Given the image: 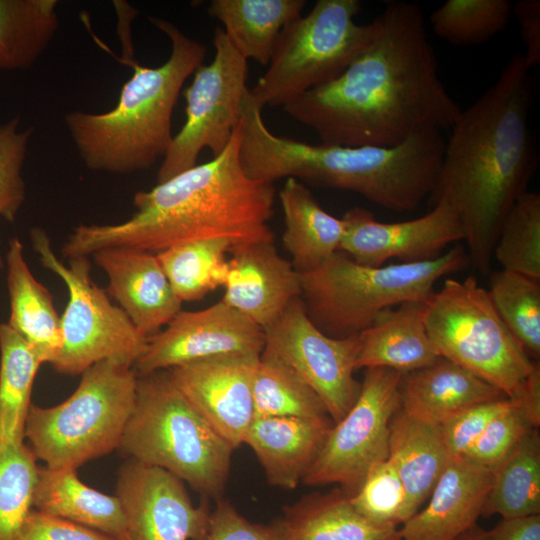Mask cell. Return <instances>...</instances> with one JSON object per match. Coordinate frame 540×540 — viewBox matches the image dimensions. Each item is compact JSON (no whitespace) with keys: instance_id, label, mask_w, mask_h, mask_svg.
I'll list each match as a JSON object with an SVG mask.
<instances>
[{"instance_id":"6da1fadb","label":"cell","mask_w":540,"mask_h":540,"mask_svg":"<svg viewBox=\"0 0 540 540\" xmlns=\"http://www.w3.org/2000/svg\"><path fill=\"white\" fill-rule=\"evenodd\" d=\"M371 23L369 43L344 72L283 111L325 145L392 147L450 129L462 109L439 78L419 5L386 2Z\"/></svg>"},{"instance_id":"7a4b0ae2","label":"cell","mask_w":540,"mask_h":540,"mask_svg":"<svg viewBox=\"0 0 540 540\" xmlns=\"http://www.w3.org/2000/svg\"><path fill=\"white\" fill-rule=\"evenodd\" d=\"M533 80L522 54L514 55L498 79L450 128L432 205L448 202L464 230L469 263L490 272L493 249L508 212L525 193L538 165L529 127Z\"/></svg>"},{"instance_id":"3957f363","label":"cell","mask_w":540,"mask_h":540,"mask_svg":"<svg viewBox=\"0 0 540 540\" xmlns=\"http://www.w3.org/2000/svg\"><path fill=\"white\" fill-rule=\"evenodd\" d=\"M240 122L229 144L210 161L134 195V214L115 224L79 225L62 247L67 259L108 247L158 253L177 244L223 239L232 248L274 242V184L249 177L240 160Z\"/></svg>"},{"instance_id":"277c9868","label":"cell","mask_w":540,"mask_h":540,"mask_svg":"<svg viewBox=\"0 0 540 540\" xmlns=\"http://www.w3.org/2000/svg\"><path fill=\"white\" fill-rule=\"evenodd\" d=\"M240 160L246 174L274 184H303L360 194L395 212L412 211L430 196L445 140L441 131L414 135L392 147L312 145L271 132L249 90L241 104Z\"/></svg>"},{"instance_id":"5b68a950","label":"cell","mask_w":540,"mask_h":540,"mask_svg":"<svg viewBox=\"0 0 540 540\" xmlns=\"http://www.w3.org/2000/svg\"><path fill=\"white\" fill-rule=\"evenodd\" d=\"M149 21L170 40L171 52L160 66L146 67L126 54L133 74L117 104L103 113L73 111L65 125L85 165L95 171L133 173L166 155L174 135L172 115L183 84L203 64L207 48L168 20Z\"/></svg>"},{"instance_id":"8992f818","label":"cell","mask_w":540,"mask_h":540,"mask_svg":"<svg viewBox=\"0 0 540 540\" xmlns=\"http://www.w3.org/2000/svg\"><path fill=\"white\" fill-rule=\"evenodd\" d=\"M424 323L440 357L497 388L539 426V365L501 320L474 276L445 279L425 302Z\"/></svg>"},{"instance_id":"52a82bcc","label":"cell","mask_w":540,"mask_h":540,"mask_svg":"<svg viewBox=\"0 0 540 540\" xmlns=\"http://www.w3.org/2000/svg\"><path fill=\"white\" fill-rule=\"evenodd\" d=\"M461 245L421 262L370 267L336 251L300 275V299L310 321L327 336L343 339L370 327L384 310L409 301L425 302L444 276L469 265Z\"/></svg>"},{"instance_id":"ba28073f","label":"cell","mask_w":540,"mask_h":540,"mask_svg":"<svg viewBox=\"0 0 540 540\" xmlns=\"http://www.w3.org/2000/svg\"><path fill=\"white\" fill-rule=\"evenodd\" d=\"M119 448L215 499L224 490L234 450L164 370L138 376L134 409Z\"/></svg>"},{"instance_id":"9c48e42d","label":"cell","mask_w":540,"mask_h":540,"mask_svg":"<svg viewBox=\"0 0 540 540\" xmlns=\"http://www.w3.org/2000/svg\"><path fill=\"white\" fill-rule=\"evenodd\" d=\"M73 394L48 408H29L24 439L49 468L77 469L119 448L136 401L138 375L115 359L83 371Z\"/></svg>"},{"instance_id":"30bf717a","label":"cell","mask_w":540,"mask_h":540,"mask_svg":"<svg viewBox=\"0 0 540 540\" xmlns=\"http://www.w3.org/2000/svg\"><path fill=\"white\" fill-rule=\"evenodd\" d=\"M358 0H318L278 37L268 69L249 89L260 107L284 106L340 74L369 43L372 23L355 22Z\"/></svg>"},{"instance_id":"8fae6325","label":"cell","mask_w":540,"mask_h":540,"mask_svg":"<svg viewBox=\"0 0 540 540\" xmlns=\"http://www.w3.org/2000/svg\"><path fill=\"white\" fill-rule=\"evenodd\" d=\"M30 236L41 264L64 282L69 295L61 316L62 346L51 363L53 368L78 375L106 359L134 367L146 349L147 338L94 282L89 257L71 258L66 264L53 251L43 229L33 228Z\"/></svg>"},{"instance_id":"7c38bea8","label":"cell","mask_w":540,"mask_h":540,"mask_svg":"<svg viewBox=\"0 0 540 540\" xmlns=\"http://www.w3.org/2000/svg\"><path fill=\"white\" fill-rule=\"evenodd\" d=\"M213 46L212 61L196 69L183 91L185 122L162 159L158 183L195 166L204 149L213 157L221 154L240 122L242 100L249 90L247 60L220 28L215 30Z\"/></svg>"},{"instance_id":"4fadbf2b","label":"cell","mask_w":540,"mask_h":540,"mask_svg":"<svg viewBox=\"0 0 540 540\" xmlns=\"http://www.w3.org/2000/svg\"><path fill=\"white\" fill-rule=\"evenodd\" d=\"M403 374L385 367L365 369L356 401L329 430L303 478L306 484H338L352 495L370 469L388 458Z\"/></svg>"},{"instance_id":"5bb4252c","label":"cell","mask_w":540,"mask_h":540,"mask_svg":"<svg viewBox=\"0 0 540 540\" xmlns=\"http://www.w3.org/2000/svg\"><path fill=\"white\" fill-rule=\"evenodd\" d=\"M264 332L262 353L293 369L320 397L333 423L342 419L360 391L361 383L353 376L359 335L327 336L310 321L300 297Z\"/></svg>"},{"instance_id":"9a60e30c","label":"cell","mask_w":540,"mask_h":540,"mask_svg":"<svg viewBox=\"0 0 540 540\" xmlns=\"http://www.w3.org/2000/svg\"><path fill=\"white\" fill-rule=\"evenodd\" d=\"M264 343V329L221 299L202 310H181L147 338L134 369L143 376L212 357L260 356Z\"/></svg>"},{"instance_id":"2e32d148","label":"cell","mask_w":540,"mask_h":540,"mask_svg":"<svg viewBox=\"0 0 540 540\" xmlns=\"http://www.w3.org/2000/svg\"><path fill=\"white\" fill-rule=\"evenodd\" d=\"M115 495L124 540H198L207 530L209 505H193L183 481L162 468L130 459L119 470Z\"/></svg>"},{"instance_id":"e0dca14e","label":"cell","mask_w":540,"mask_h":540,"mask_svg":"<svg viewBox=\"0 0 540 540\" xmlns=\"http://www.w3.org/2000/svg\"><path fill=\"white\" fill-rule=\"evenodd\" d=\"M425 215L407 221L380 222L361 207L348 210L341 218L343 236L338 247L355 262L379 267L391 259L414 263L434 259L448 245L464 240L458 214L445 200L432 205Z\"/></svg>"},{"instance_id":"ac0fdd59","label":"cell","mask_w":540,"mask_h":540,"mask_svg":"<svg viewBox=\"0 0 540 540\" xmlns=\"http://www.w3.org/2000/svg\"><path fill=\"white\" fill-rule=\"evenodd\" d=\"M260 356L225 355L168 369L173 384L236 449L255 417L253 380Z\"/></svg>"},{"instance_id":"d6986e66","label":"cell","mask_w":540,"mask_h":540,"mask_svg":"<svg viewBox=\"0 0 540 540\" xmlns=\"http://www.w3.org/2000/svg\"><path fill=\"white\" fill-rule=\"evenodd\" d=\"M92 256L107 275V294L144 337L159 332L182 310L156 253L108 247Z\"/></svg>"},{"instance_id":"ffe728a7","label":"cell","mask_w":540,"mask_h":540,"mask_svg":"<svg viewBox=\"0 0 540 540\" xmlns=\"http://www.w3.org/2000/svg\"><path fill=\"white\" fill-rule=\"evenodd\" d=\"M223 300L264 330L300 297V275L274 242L231 248Z\"/></svg>"},{"instance_id":"44dd1931","label":"cell","mask_w":540,"mask_h":540,"mask_svg":"<svg viewBox=\"0 0 540 540\" xmlns=\"http://www.w3.org/2000/svg\"><path fill=\"white\" fill-rule=\"evenodd\" d=\"M493 470L465 456L450 458L424 509L400 528L402 540H455L477 525Z\"/></svg>"},{"instance_id":"7402d4cb","label":"cell","mask_w":540,"mask_h":540,"mask_svg":"<svg viewBox=\"0 0 540 540\" xmlns=\"http://www.w3.org/2000/svg\"><path fill=\"white\" fill-rule=\"evenodd\" d=\"M333 424L332 420L256 416L243 443L254 451L271 485L291 490L303 481Z\"/></svg>"},{"instance_id":"603a6c76","label":"cell","mask_w":540,"mask_h":540,"mask_svg":"<svg viewBox=\"0 0 540 540\" xmlns=\"http://www.w3.org/2000/svg\"><path fill=\"white\" fill-rule=\"evenodd\" d=\"M504 396L470 371L440 357L426 367L403 374L400 409L440 426L472 405Z\"/></svg>"},{"instance_id":"cb8c5ba5","label":"cell","mask_w":540,"mask_h":540,"mask_svg":"<svg viewBox=\"0 0 540 540\" xmlns=\"http://www.w3.org/2000/svg\"><path fill=\"white\" fill-rule=\"evenodd\" d=\"M425 302L409 301L380 313L359 334L355 368L385 367L408 373L439 359L424 323Z\"/></svg>"},{"instance_id":"d4e9b609","label":"cell","mask_w":540,"mask_h":540,"mask_svg":"<svg viewBox=\"0 0 540 540\" xmlns=\"http://www.w3.org/2000/svg\"><path fill=\"white\" fill-rule=\"evenodd\" d=\"M271 526L279 540H402L399 527L362 516L341 488L304 497Z\"/></svg>"},{"instance_id":"484cf974","label":"cell","mask_w":540,"mask_h":540,"mask_svg":"<svg viewBox=\"0 0 540 540\" xmlns=\"http://www.w3.org/2000/svg\"><path fill=\"white\" fill-rule=\"evenodd\" d=\"M387 459L403 483L410 519L429 498L450 460L441 427L399 409L391 422Z\"/></svg>"},{"instance_id":"4316f807","label":"cell","mask_w":540,"mask_h":540,"mask_svg":"<svg viewBox=\"0 0 540 540\" xmlns=\"http://www.w3.org/2000/svg\"><path fill=\"white\" fill-rule=\"evenodd\" d=\"M10 316L7 324L37 354L52 363L62 346L61 317L49 290L32 274L24 258L23 244L14 237L6 254Z\"/></svg>"},{"instance_id":"83f0119b","label":"cell","mask_w":540,"mask_h":540,"mask_svg":"<svg viewBox=\"0 0 540 540\" xmlns=\"http://www.w3.org/2000/svg\"><path fill=\"white\" fill-rule=\"evenodd\" d=\"M32 507L125 539L126 521L119 498L81 482L76 469L39 467Z\"/></svg>"},{"instance_id":"f1b7e54d","label":"cell","mask_w":540,"mask_h":540,"mask_svg":"<svg viewBox=\"0 0 540 540\" xmlns=\"http://www.w3.org/2000/svg\"><path fill=\"white\" fill-rule=\"evenodd\" d=\"M284 216L282 242L294 269L314 270L338 251L344 225L325 211L308 187L287 178L279 191Z\"/></svg>"},{"instance_id":"f546056e","label":"cell","mask_w":540,"mask_h":540,"mask_svg":"<svg viewBox=\"0 0 540 540\" xmlns=\"http://www.w3.org/2000/svg\"><path fill=\"white\" fill-rule=\"evenodd\" d=\"M305 6L304 0H212L208 13L244 59L268 65L279 35Z\"/></svg>"},{"instance_id":"4dcf8cb0","label":"cell","mask_w":540,"mask_h":540,"mask_svg":"<svg viewBox=\"0 0 540 540\" xmlns=\"http://www.w3.org/2000/svg\"><path fill=\"white\" fill-rule=\"evenodd\" d=\"M57 0H0V71L31 67L58 27Z\"/></svg>"},{"instance_id":"1f68e13d","label":"cell","mask_w":540,"mask_h":540,"mask_svg":"<svg viewBox=\"0 0 540 540\" xmlns=\"http://www.w3.org/2000/svg\"><path fill=\"white\" fill-rule=\"evenodd\" d=\"M502 519L540 514V439L531 430L493 470L482 515Z\"/></svg>"},{"instance_id":"d6a6232c","label":"cell","mask_w":540,"mask_h":540,"mask_svg":"<svg viewBox=\"0 0 540 540\" xmlns=\"http://www.w3.org/2000/svg\"><path fill=\"white\" fill-rule=\"evenodd\" d=\"M41 364L25 339L0 322V441L24 442L32 387Z\"/></svg>"},{"instance_id":"836d02e7","label":"cell","mask_w":540,"mask_h":540,"mask_svg":"<svg viewBox=\"0 0 540 540\" xmlns=\"http://www.w3.org/2000/svg\"><path fill=\"white\" fill-rule=\"evenodd\" d=\"M232 244L223 239L192 241L174 245L156 253L177 296L183 302L202 299L210 291L224 286Z\"/></svg>"},{"instance_id":"e575fe53","label":"cell","mask_w":540,"mask_h":540,"mask_svg":"<svg viewBox=\"0 0 540 540\" xmlns=\"http://www.w3.org/2000/svg\"><path fill=\"white\" fill-rule=\"evenodd\" d=\"M255 417L332 420L315 391L281 360L261 353L253 380Z\"/></svg>"},{"instance_id":"d590c367","label":"cell","mask_w":540,"mask_h":540,"mask_svg":"<svg viewBox=\"0 0 540 540\" xmlns=\"http://www.w3.org/2000/svg\"><path fill=\"white\" fill-rule=\"evenodd\" d=\"M501 320L530 357L540 355V282L519 273H491L486 289Z\"/></svg>"},{"instance_id":"8d00e7d4","label":"cell","mask_w":540,"mask_h":540,"mask_svg":"<svg viewBox=\"0 0 540 540\" xmlns=\"http://www.w3.org/2000/svg\"><path fill=\"white\" fill-rule=\"evenodd\" d=\"M503 270L540 281V195L526 191L505 217L493 249Z\"/></svg>"},{"instance_id":"74e56055","label":"cell","mask_w":540,"mask_h":540,"mask_svg":"<svg viewBox=\"0 0 540 540\" xmlns=\"http://www.w3.org/2000/svg\"><path fill=\"white\" fill-rule=\"evenodd\" d=\"M512 6L508 0H447L429 20L442 40L456 46L479 45L506 28Z\"/></svg>"},{"instance_id":"f35d334b","label":"cell","mask_w":540,"mask_h":540,"mask_svg":"<svg viewBox=\"0 0 540 540\" xmlns=\"http://www.w3.org/2000/svg\"><path fill=\"white\" fill-rule=\"evenodd\" d=\"M39 467L24 442L0 441V540H17L32 507Z\"/></svg>"},{"instance_id":"ab89813d","label":"cell","mask_w":540,"mask_h":540,"mask_svg":"<svg viewBox=\"0 0 540 540\" xmlns=\"http://www.w3.org/2000/svg\"><path fill=\"white\" fill-rule=\"evenodd\" d=\"M349 496L356 511L374 523L398 527L409 520L403 483L388 459L374 465Z\"/></svg>"},{"instance_id":"60d3db41","label":"cell","mask_w":540,"mask_h":540,"mask_svg":"<svg viewBox=\"0 0 540 540\" xmlns=\"http://www.w3.org/2000/svg\"><path fill=\"white\" fill-rule=\"evenodd\" d=\"M20 118L0 123V217L16 219L25 200L22 167L32 130H19Z\"/></svg>"},{"instance_id":"b9f144b4","label":"cell","mask_w":540,"mask_h":540,"mask_svg":"<svg viewBox=\"0 0 540 540\" xmlns=\"http://www.w3.org/2000/svg\"><path fill=\"white\" fill-rule=\"evenodd\" d=\"M537 427L524 412L513 405L488 424L464 456L494 470Z\"/></svg>"},{"instance_id":"7bdbcfd3","label":"cell","mask_w":540,"mask_h":540,"mask_svg":"<svg viewBox=\"0 0 540 540\" xmlns=\"http://www.w3.org/2000/svg\"><path fill=\"white\" fill-rule=\"evenodd\" d=\"M513 403L501 397L472 405L440 425L450 458L464 456L488 424Z\"/></svg>"},{"instance_id":"ee69618b","label":"cell","mask_w":540,"mask_h":540,"mask_svg":"<svg viewBox=\"0 0 540 540\" xmlns=\"http://www.w3.org/2000/svg\"><path fill=\"white\" fill-rule=\"evenodd\" d=\"M198 540H279L271 525L249 521L228 501L217 499L209 524Z\"/></svg>"},{"instance_id":"f6af8a7d","label":"cell","mask_w":540,"mask_h":540,"mask_svg":"<svg viewBox=\"0 0 540 540\" xmlns=\"http://www.w3.org/2000/svg\"><path fill=\"white\" fill-rule=\"evenodd\" d=\"M17 540H118L76 522L31 509Z\"/></svg>"},{"instance_id":"bcb514c9","label":"cell","mask_w":540,"mask_h":540,"mask_svg":"<svg viewBox=\"0 0 540 540\" xmlns=\"http://www.w3.org/2000/svg\"><path fill=\"white\" fill-rule=\"evenodd\" d=\"M519 24L525 53L522 54L526 66L531 70L540 63V1L521 0L512 6Z\"/></svg>"},{"instance_id":"7dc6e473","label":"cell","mask_w":540,"mask_h":540,"mask_svg":"<svg viewBox=\"0 0 540 540\" xmlns=\"http://www.w3.org/2000/svg\"><path fill=\"white\" fill-rule=\"evenodd\" d=\"M490 540H540V514L502 519L489 530Z\"/></svg>"},{"instance_id":"c3c4849f","label":"cell","mask_w":540,"mask_h":540,"mask_svg":"<svg viewBox=\"0 0 540 540\" xmlns=\"http://www.w3.org/2000/svg\"><path fill=\"white\" fill-rule=\"evenodd\" d=\"M455 540H490L489 530H485L478 525H475Z\"/></svg>"},{"instance_id":"681fc988","label":"cell","mask_w":540,"mask_h":540,"mask_svg":"<svg viewBox=\"0 0 540 540\" xmlns=\"http://www.w3.org/2000/svg\"><path fill=\"white\" fill-rule=\"evenodd\" d=\"M3 265H4L3 259H2L1 255H0V271L3 268Z\"/></svg>"}]
</instances>
